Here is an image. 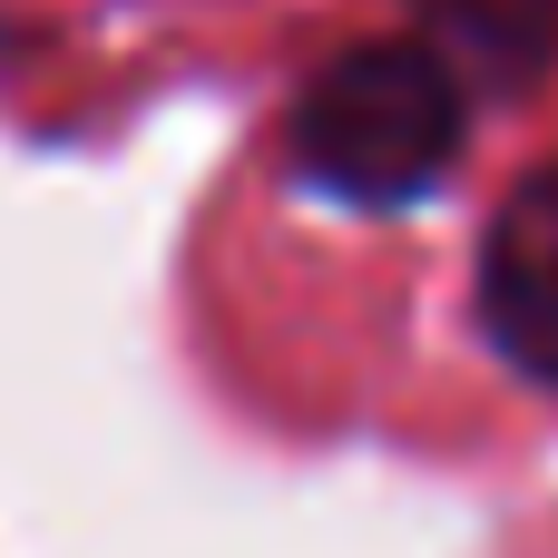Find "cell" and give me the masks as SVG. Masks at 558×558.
<instances>
[{"mask_svg": "<svg viewBox=\"0 0 558 558\" xmlns=\"http://www.w3.org/2000/svg\"><path fill=\"white\" fill-rule=\"evenodd\" d=\"M471 88L461 69L412 29V39H363L343 59H324L294 108H284V147H294V177L333 206H422L461 147H471Z\"/></svg>", "mask_w": 558, "mask_h": 558, "instance_id": "obj_1", "label": "cell"}, {"mask_svg": "<svg viewBox=\"0 0 558 558\" xmlns=\"http://www.w3.org/2000/svg\"><path fill=\"white\" fill-rule=\"evenodd\" d=\"M471 314L481 343L558 392V157H539L481 226V265H471Z\"/></svg>", "mask_w": 558, "mask_h": 558, "instance_id": "obj_2", "label": "cell"}, {"mask_svg": "<svg viewBox=\"0 0 558 558\" xmlns=\"http://www.w3.org/2000/svg\"><path fill=\"white\" fill-rule=\"evenodd\" d=\"M412 29L461 69V88L481 108L530 98L558 69V0H402Z\"/></svg>", "mask_w": 558, "mask_h": 558, "instance_id": "obj_3", "label": "cell"}]
</instances>
